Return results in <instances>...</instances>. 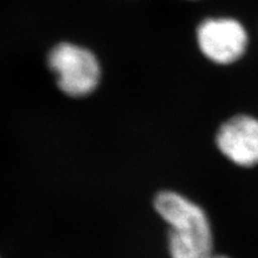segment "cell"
<instances>
[{
	"mask_svg": "<svg viewBox=\"0 0 258 258\" xmlns=\"http://www.w3.org/2000/svg\"><path fill=\"white\" fill-rule=\"evenodd\" d=\"M154 208L170 226L167 249L171 258H205L212 253L213 234L201 206L176 191H160Z\"/></svg>",
	"mask_w": 258,
	"mask_h": 258,
	"instance_id": "cell-1",
	"label": "cell"
},
{
	"mask_svg": "<svg viewBox=\"0 0 258 258\" xmlns=\"http://www.w3.org/2000/svg\"><path fill=\"white\" fill-rule=\"evenodd\" d=\"M196 41L202 55L219 66H230L243 59L249 49L246 28L233 17H211L196 29Z\"/></svg>",
	"mask_w": 258,
	"mask_h": 258,
	"instance_id": "cell-2",
	"label": "cell"
},
{
	"mask_svg": "<svg viewBox=\"0 0 258 258\" xmlns=\"http://www.w3.org/2000/svg\"><path fill=\"white\" fill-rule=\"evenodd\" d=\"M48 63L55 73L59 88L72 97L91 93L101 78L97 57L90 50L76 44H57L49 53Z\"/></svg>",
	"mask_w": 258,
	"mask_h": 258,
	"instance_id": "cell-3",
	"label": "cell"
},
{
	"mask_svg": "<svg viewBox=\"0 0 258 258\" xmlns=\"http://www.w3.org/2000/svg\"><path fill=\"white\" fill-rule=\"evenodd\" d=\"M215 144L222 156L234 165L253 167L258 165V117L237 114L227 118L215 135Z\"/></svg>",
	"mask_w": 258,
	"mask_h": 258,
	"instance_id": "cell-4",
	"label": "cell"
},
{
	"mask_svg": "<svg viewBox=\"0 0 258 258\" xmlns=\"http://www.w3.org/2000/svg\"><path fill=\"white\" fill-rule=\"evenodd\" d=\"M205 258H230V257H227V256H221V254H209V256H207V257H205Z\"/></svg>",
	"mask_w": 258,
	"mask_h": 258,
	"instance_id": "cell-5",
	"label": "cell"
}]
</instances>
